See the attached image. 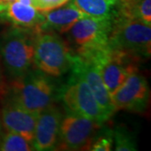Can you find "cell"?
<instances>
[{
  "label": "cell",
  "instance_id": "obj_1",
  "mask_svg": "<svg viewBox=\"0 0 151 151\" xmlns=\"http://www.w3.org/2000/svg\"><path fill=\"white\" fill-rule=\"evenodd\" d=\"M59 90L50 76L31 68L11 81L4 91V97L39 114L59 99Z\"/></svg>",
  "mask_w": 151,
  "mask_h": 151
},
{
  "label": "cell",
  "instance_id": "obj_2",
  "mask_svg": "<svg viewBox=\"0 0 151 151\" xmlns=\"http://www.w3.org/2000/svg\"><path fill=\"white\" fill-rule=\"evenodd\" d=\"M36 32V29L15 26L0 38V56L11 80L24 75L32 68Z\"/></svg>",
  "mask_w": 151,
  "mask_h": 151
},
{
  "label": "cell",
  "instance_id": "obj_3",
  "mask_svg": "<svg viewBox=\"0 0 151 151\" xmlns=\"http://www.w3.org/2000/svg\"><path fill=\"white\" fill-rule=\"evenodd\" d=\"M73 52L55 32L40 30L35 40L34 64L50 76L58 77L70 70Z\"/></svg>",
  "mask_w": 151,
  "mask_h": 151
},
{
  "label": "cell",
  "instance_id": "obj_4",
  "mask_svg": "<svg viewBox=\"0 0 151 151\" xmlns=\"http://www.w3.org/2000/svg\"><path fill=\"white\" fill-rule=\"evenodd\" d=\"M108 45L138 58H150L151 28L143 22L117 16L113 19Z\"/></svg>",
  "mask_w": 151,
  "mask_h": 151
},
{
  "label": "cell",
  "instance_id": "obj_5",
  "mask_svg": "<svg viewBox=\"0 0 151 151\" xmlns=\"http://www.w3.org/2000/svg\"><path fill=\"white\" fill-rule=\"evenodd\" d=\"M64 86L60 87L59 99L66 109V113L76 114L104 124L109 118L98 104L86 81L79 75L71 72Z\"/></svg>",
  "mask_w": 151,
  "mask_h": 151
},
{
  "label": "cell",
  "instance_id": "obj_6",
  "mask_svg": "<svg viewBox=\"0 0 151 151\" xmlns=\"http://www.w3.org/2000/svg\"><path fill=\"white\" fill-rule=\"evenodd\" d=\"M113 19L86 16L79 19L67 31L70 41L77 46L76 51L92 50L108 46Z\"/></svg>",
  "mask_w": 151,
  "mask_h": 151
},
{
  "label": "cell",
  "instance_id": "obj_7",
  "mask_svg": "<svg viewBox=\"0 0 151 151\" xmlns=\"http://www.w3.org/2000/svg\"><path fill=\"white\" fill-rule=\"evenodd\" d=\"M102 125L91 119L66 113L61 119L57 148L78 150L89 147L93 136Z\"/></svg>",
  "mask_w": 151,
  "mask_h": 151
},
{
  "label": "cell",
  "instance_id": "obj_8",
  "mask_svg": "<svg viewBox=\"0 0 151 151\" xmlns=\"http://www.w3.org/2000/svg\"><path fill=\"white\" fill-rule=\"evenodd\" d=\"M150 87L144 76L138 70L132 73L119 89L112 94L115 110L143 113L150 102Z\"/></svg>",
  "mask_w": 151,
  "mask_h": 151
},
{
  "label": "cell",
  "instance_id": "obj_9",
  "mask_svg": "<svg viewBox=\"0 0 151 151\" xmlns=\"http://www.w3.org/2000/svg\"><path fill=\"white\" fill-rule=\"evenodd\" d=\"M70 70L81 76L86 81L98 104L103 108L106 115L110 118L116 110L112 97L103 82L97 66L92 61L73 53Z\"/></svg>",
  "mask_w": 151,
  "mask_h": 151
},
{
  "label": "cell",
  "instance_id": "obj_10",
  "mask_svg": "<svg viewBox=\"0 0 151 151\" xmlns=\"http://www.w3.org/2000/svg\"><path fill=\"white\" fill-rule=\"evenodd\" d=\"M62 113L54 104L38 114L32 146L39 151L53 150L57 148Z\"/></svg>",
  "mask_w": 151,
  "mask_h": 151
},
{
  "label": "cell",
  "instance_id": "obj_11",
  "mask_svg": "<svg viewBox=\"0 0 151 151\" xmlns=\"http://www.w3.org/2000/svg\"><path fill=\"white\" fill-rule=\"evenodd\" d=\"M37 113H32L4 97L2 107V122L6 129L23 136L32 144Z\"/></svg>",
  "mask_w": 151,
  "mask_h": 151
},
{
  "label": "cell",
  "instance_id": "obj_12",
  "mask_svg": "<svg viewBox=\"0 0 151 151\" xmlns=\"http://www.w3.org/2000/svg\"><path fill=\"white\" fill-rule=\"evenodd\" d=\"M42 14L44 19L39 29L60 34L69 31L79 19L86 17L71 2L61 8L58 7L50 10L43 11Z\"/></svg>",
  "mask_w": 151,
  "mask_h": 151
},
{
  "label": "cell",
  "instance_id": "obj_13",
  "mask_svg": "<svg viewBox=\"0 0 151 151\" xmlns=\"http://www.w3.org/2000/svg\"><path fill=\"white\" fill-rule=\"evenodd\" d=\"M5 18L12 22L14 26L26 29H33L40 31L39 28L43 22L42 12L34 6L22 4L18 0L12 2L4 13Z\"/></svg>",
  "mask_w": 151,
  "mask_h": 151
},
{
  "label": "cell",
  "instance_id": "obj_14",
  "mask_svg": "<svg viewBox=\"0 0 151 151\" xmlns=\"http://www.w3.org/2000/svg\"><path fill=\"white\" fill-rule=\"evenodd\" d=\"M116 9L117 16L136 19L151 26V0H120Z\"/></svg>",
  "mask_w": 151,
  "mask_h": 151
},
{
  "label": "cell",
  "instance_id": "obj_15",
  "mask_svg": "<svg viewBox=\"0 0 151 151\" xmlns=\"http://www.w3.org/2000/svg\"><path fill=\"white\" fill-rule=\"evenodd\" d=\"M71 3L86 16L114 19L117 4L112 0H72Z\"/></svg>",
  "mask_w": 151,
  "mask_h": 151
},
{
  "label": "cell",
  "instance_id": "obj_16",
  "mask_svg": "<svg viewBox=\"0 0 151 151\" xmlns=\"http://www.w3.org/2000/svg\"><path fill=\"white\" fill-rule=\"evenodd\" d=\"M32 144L19 134L9 131L0 138V150L2 151H30Z\"/></svg>",
  "mask_w": 151,
  "mask_h": 151
},
{
  "label": "cell",
  "instance_id": "obj_17",
  "mask_svg": "<svg viewBox=\"0 0 151 151\" xmlns=\"http://www.w3.org/2000/svg\"><path fill=\"white\" fill-rule=\"evenodd\" d=\"M113 148L117 151L137 150V143L134 136L123 126L113 129Z\"/></svg>",
  "mask_w": 151,
  "mask_h": 151
},
{
  "label": "cell",
  "instance_id": "obj_18",
  "mask_svg": "<svg viewBox=\"0 0 151 151\" xmlns=\"http://www.w3.org/2000/svg\"><path fill=\"white\" fill-rule=\"evenodd\" d=\"M113 148V129L103 127L96 132L89 145L88 150L93 151H109Z\"/></svg>",
  "mask_w": 151,
  "mask_h": 151
},
{
  "label": "cell",
  "instance_id": "obj_19",
  "mask_svg": "<svg viewBox=\"0 0 151 151\" xmlns=\"http://www.w3.org/2000/svg\"><path fill=\"white\" fill-rule=\"evenodd\" d=\"M69 0H31L32 5L41 11H48L65 4Z\"/></svg>",
  "mask_w": 151,
  "mask_h": 151
},
{
  "label": "cell",
  "instance_id": "obj_20",
  "mask_svg": "<svg viewBox=\"0 0 151 151\" xmlns=\"http://www.w3.org/2000/svg\"><path fill=\"white\" fill-rule=\"evenodd\" d=\"M15 0H0V13H4L8 9L9 5Z\"/></svg>",
  "mask_w": 151,
  "mask_h": 151
},
{
  "label": "cell",
  "instance_id": "obj_21",
  "mask_svg": "<svg viewBox=\"0 0 151 151\" xmlns=\"http://www.w3.org/2000/svg\"><path fill=\"white\" fill-rule=\"evenodd\" d=\"M4 85H3V76H2V72H1V69H0V91L3 89Z\"/></svg>",
  "mask_w": 151,
  "mask_h": 151
},
{
  "label": "cell",
  "instance_id": "obj_22",
  "mask_svg": "<svg viewBox=\"0 0 151 151\" xmlns=\"http://www.w3.org/2000/svg\"><path fill=\"white\" fill-rule=\"evenodd\" d=\"M113 2H114V3H116V4H118V2L119 1H120V0H112Z\"/></svg>",
  "mask_w": 151,
  "mask_h": 151
},
{
  "label": "cell",
  "instance_id": "obj_23",
  "mask_svg": "<svg viewBox=\"0 0 151 151\" xmlns=\"http://www.w3.org/2000/svg\"><path fill=\"white\" fill-rule=\"evenodd\" d=\"M1 129H2V128H1V122H0V135H1Z\"/></svg>",
  "mask_w": 151,
  "mask_h": 151
}]
</instances>
